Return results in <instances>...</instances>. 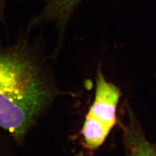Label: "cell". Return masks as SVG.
Returning <instances> with one entry per match:
<instances>
[{"instance_id":"7a4b0ae2","label":"cell","mask_w":156,"mask_h":156,"mask_svg":"<svg viewBox=\"0 0 156 156\" xmlns=\"http://www.w3.org/2000/svg\"><path fill=\"white\" fill-rule=\"evenodd\" d=\"M120 97L119 88L107 81L100 70L98 72L94 102L82 128L83 137L89 149L100 147L115 125Z\"/></svg>"},{"instance_id":"277c9868","label":"cell","mask_w":156,"mask_h":156,"mask_svg":"<svg viewBox=\"0 0 156 156\" xmlns=\"http://www.w3.org/2000/svg\"><path fill=\"white\" fill-rule=\"evenodd\" d=\"M80 0H50L45 11L46 16L59 21L67 18Z\"/></svg>"},{"instance_id":"6da1fadb","label":"cell","mask_w":156,"mask_h":156,"mask_svg":"<svg viewBox=\"0 0 156 156\" xmlns=\"http://www.w3.org/2000/svg\"><path fill=\"white\" fill-rule=\"evenodd\" d=\"M52 96L45 73L30 53L0 44V129L21 143Z\"/></svg>"},{"instance_id":"5b68a950","label":"cell","mask_w":156,"mask_h":156,"mask_svg":"<svg viewBox=\"0 0 156 156\" xmlns=\"http://www.w3.org/2000/svg\"><path fill=\"white\" fill-rule=\"evenodd\" d=\"M7 135L0 130V156H14Z\"/></svg>"},{"instance_id":"3957f363","label":"cell","mask_w":156,"mask_h":156,"mask_svg":"<svg viewBox=\"0 0 156 156\" xmlns=\"http://www.w3.org/2000/svg\"><path fill=\"white\" fill-rule=\"evenodd\" d=\"M126 156H156V146L151 143L132 114L123 125Z\"/></svg>"}]
</instances>
